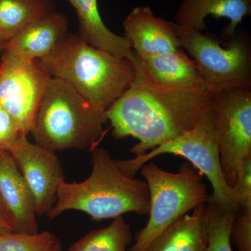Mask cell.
I'll return each mask as SVG.
<instances>
[{
	"label": "cell",
	"instance_id": "d6986e66",
	"mask_svg": "<svg viewBox=\"0 0 251 251\" xmlns=\"http://www.w3.org/2000/svg\"><path fill=\"white\" fill-rule=\"evenodd\" d=\"M133 242L130 226L122 216L107 227L92 231L74 243L68 251H128Z\"/></svg>",
	"mask_w": 251,
	"mask_h": 251
},
{
	"label": "cell",
	"instance_id": "ffe728a7",
	"mask_svg": "<svg viewBox=\"0 0 251 251\" xmlns=\"http://www.w3.org/2000/svg\"><path fill=\"white\" fill-rule=\"evenodd\" d=\"M207 237L204 251H232L230 232L236 216L239 212L226 210L211 202L208 198Z\"/></svg>",
	"mask_w": 251,
	"mask_h": 251
},
{
	"label": "cell",
	"instance_id": "603a6c76",
	"mask_svg": "<svg viewBox=\"0 0 251 251\" xmlns=\"http://www.w3.org/2000/svg\"><path fill=\"white\" fill-rule=\"evenodd\" d=\"M23 133L14 120L0 104V155L11 153Z\"/></svg>",
	"mask_w": 251,
	"mask_h": 251
},
{
	"label": "cell",
	"instance_id": "d4e9b609",
	"mask_svg": "<svg viewBox=\"0 0 251 251\" xmlns=\"http://www.w3.org/2000/svg\"><path fill=\"white\" fill-rule=\"evenodd\" d=\"M13 232H15L14 223L0 197V233Z\"/></svg>",
	"mask_w": 251,
	"mask_h": 251
},
{
	"label": "cell",
	"instance_id": "484cf974",
	"mask_svg": "<svg viewBox=\"0 0 251 251\" xmlns=\"http://www.w3.org/2000/svg\"><path fill=\"white\" fill-rule=\"evenodd\" d=\"M5 44H6V41L3 37L2 34L0 32V50L4 49Z\"/></svg>",
	"mask_w": 251,
	"mask_h": 251
},
{
	"label": "cell",
	"instance_id": "8fae6325",
	"mask_svg": "<svg viewBox=\"0 0 251 251\" xmlns=\"http://www.w3.org/2000/svg\"><path fill=\"white\" fill-rule=\"evenodd\" d=\"M123 26L124 36L140 58L181 49L174 22L155 16L150 6L132 10Z\"/></svg>",
	"mask_w": 251,
	"mask_h": 251
},
{
	"label": "cell",
	"instance_id": "4316f807",
	"mask_svg": "<svg viewBox=\"0 0 251 251\" xmlns=\"http://www.w3.org/2000/svg\"><path fill=\"white\" fill-rule=\"evenodd\" d=\"M53 251H62V244H61V243L59 240L57 241V244H56L55 247H54Z\"/></svg>",
	"mask_w": 251,
	"mask_h": 251
},
{
	"label": "cell",
	"instance_id": "7402d4cb",
	"mask_svg": "<svg viewBox=\"0 0 251 251\" xmlns=\"http://www.w3.org/2000/svg\"><path fill=\"white\" fill-rule=\"evenodd\" d=\"M230 240L238 251H251V210H239L232 223Z\"/></svg>",
	"mask_w": 251,
	"mask_h": 251
},
{
	"label": "cell",
	"instance_id": "9c48e42d",
	"mask_svg": "<svg viewBox=\"0 0 251 251\" xmlns=\"http://www.w3.org/2000/svg\"><path fill=\"white\" fill-rule=\"evenodd\" d=\"M51 77L39 61L26 60L5 51L0 64V104L23 134L30 133Z\"/></svg>",
	"mask_w": 251,
	"mask_h": 251
},
{
	"label": "cell",
	"instance_id": "ba28073f",
	"mask_svg": "<svg viewBox=\"0 0 251 251\" xmlns=\"http://www.w3.org/2000/svg\"><path fill=\"white\" fill-rule=\"evenodd\" d=\"M220 161L232 187L241 163L251 156V87L211 92Z\"/></svg>",
	"mask_w": 251,
	"mask_h": 251
},
{
	"label": "cell",
	"instance_id": "6da1fadb",
	"mask_svg": "<svg viewBox=\"0 0 251 251\" xmlns=\"http://www.w3.org/2000/svg\"><path fill=\"white\" fill-rule=\"evenodd\" d=\"M128 59L134 66V80L105 111V118L115 139L130 136L139 140L129 150L135 156L192 129L213 111L207 86L162 85L150 76L133 50Z\"/></svg>",
	"mask_w": 251,
	"mask_h": 251
},
{
	"label": "cell",
	"instance_id": "ac0fdd59",
	"mask_svg": "<svg viewBox=\"0 0 251 251\" xmlns=\"http://www.w3.org/2000/svg\"><path fill=\"white\" fill-rule=\"evenodd\" d=\"M54 11L52 0H0V32L6 42L29 23Z\"/></svg>",
	"mask_w": 251,
	"mask_h": 251
},
{
	"label": "cell",
	"instance_id": "8992f818",
	"mask_svg": "<svg viewBox=\"0 0 251 251\" xmlns=\"http://www.w3.org/2000/svg\"><path fill=\"white\" fill-rule=\"evenodd\" d=\"M164 153L186 158L210 182L213 193L209 196V201L226 210L239 212V198L233 188L226 182L221 168L214 110L192 129L148 153L130 159L115 160V162L124 174L134 177L144 164Z\"/></svg>",
	"mask_w": 251,
	"mask_h": 251
},
{
	"label": "cell",
	"instance_id": "3957f363",
	"mask_svg": "<svg viewBox=\"0 0 251 251\" xmlns=\"http://www.w3.org/2000/svg\"><path fill=\"white\" fill-rule=\"evenodd\" d=\"M38 61L51 77L65 81L103 112L135 79L134 66L129 59L92 47L75 35L66 36L49 55Z\"/></svg>",
	"mask_w": 251,
	"mask_h": 251
},
{
	"label": "cell",
	"instance_id": "2e32d148",
	"mask_svg": "<svg viewBox=\"0 0 251 251\" xmlns=\"http://www.w3.org/2000/svg\"><path fill=\"white\" fill-rule=\"evenodd\" d=\"M76 11L79 37L89 45L119 57H130L132 48L125 36L112 32L99 13L98 0H68Z\"/></svg>",
	"mask_w": 251,
	"mask_h": 251
},
{
	"label": "cell",
	"instance_id": "9a60e30c",
	"mask_svg": "<svg viewBox=\"0 0 251 251\" xmlns=\"http://www.w3.org/2000/svg\"><path fill=\"white\" fill-rule=\"evenodd\" d=\"M207 237L206 204L176 219L145 251H204Z\"/></svg>",
	"mask_w": 251,
	"mask_h": 251
},
{
	"label": "cell",
	"instance_id": "44dd1931",
	"mask_svg": "<svg viewBox=\"0 0 251 251\" xmlns=\"http://www.w3.org/2000/svg\"><path fill=\"white\" fill-rule=\"evenodd\" d=\"M57 238L49 231L36 234L0 233V251H53Z\"/></svg>",
	"mask_w": 251,
	"mask_h": 251
},
{
	"label": "cell",
	"instance_id": "7c38bea8",
	"mask_svg": "<svg viewBox=\"0 0 251 251\" xmlns=\"http://www.w3.org/2000/svg\"><path fill=\"white\" fill-rule=\"evenodd\" d=\"M0 197L14 223L15 232H39L34 198L10 153L0 155Z\"/></svg>",
	"mask_w": 251,
	"mask_h": 251
},
{
	"label": "cell",
	"instance_id": "277c9868",
	"mask_svg": "<svg viewBox=\"0 0 251 251\" xmlns=\"http://www.w3.org/2000/svg\"><path fill=\"white\" fill-rule=\"evenodd\" d=\"M105 112L94 108L65 81L52 77L36 111L30 133L52 151H92L103 138Z\"/></svg>",
	"mask_w": 251,
	"mask_h": 251
},
{
	"label": "cell",
	"instance_id": "30bf717a",
	"mask_svg": "<svg viewBox=\"0 0 251 251\" xmlns=\"http://www.w3.org/2000/svg\"><path fill=\"white\" fill-rule=\"evenodd\" d=\"M18 169L30 189L38 216L49 215L56 202L57 191L64 181V170L54 151L23 135L11 150Z\"/></svg>",
	"mask_w": 251,
	"mask_h": 251
},
{
	"label": "cell",
	"instance_id": "e0dca14e",
	"mask_svg": "<svg viewBox=\"0 0 251 251\" xmlns=\"http://www.w3.org/2000/svg\"><path fill=\"white\" fill-rule=\"evenodd\" d=\"M140 59L150 76L158 83L175 87H209L196 63L181 49Z\"/></svg>",
	"mask_w": 251,
	"mask_h": 251
},
{
	"label": "cell",
	"instance_id": "cb8c5ba5",
	"mask_svg": "<svg viewBox=\"0 0 251 251\" xmlns=\"http://www.w3.org/2000/svg\"><path fill=\"white\" fill-rule=\"evenodd\" d=\"M232 188L239 198L240 209L251 210V156L239 166Z\"/></svg>",
	"mask_w": 251,
	"mask_h": 251
},
{
	"label": "cell",
	"instance_id": "52a82bcc",
	"mask_svg": "<svg viewBox=\"0 0 251 251\" xmlns=\"http://www.w3.org/2000/svg\"><path fill=\"white\" fill-rule=\"evenodd\" d=\"M180 47L193 57L203 80L216 92L229 87H251V40L238 27L223 47L219 38L174 23Z\"/></svg>",
	"mask_w": 251,
	"mask_h": 251
},
{
	"label": "cell",
	"instance_id": "5bb4252c",
	"mask_svg": "<svg viewBox=\"0 0 251 251\" xmlns=\"http://www.w3.org/2000/svg\"><path fill=\"white\" fill-rule=\"evenodd\" d=\"M251 14V0H182L175 22L198 31L206 29L205 19L212 16L216 19L228 18L222 36L227 40L234 35L244 17Z\"/></svg>",
	"mask_w": 251,
	"mask_h": 251
},
{
	"label": "cell",
	"instance_id": "5b68a950",
	"mask_svg": "<svg viewBox=\"0 0 251 251\" xmlns=\"http://www.w3.org/2000/svg\"><path fill=\"white\" fill-rule=\"evenodd\" d=\"M140 171L150 191V218L128 251H145L170 224L206 204L209 198L202 175L191 163H184L177 173H173L163 171L154 162L149 161Z\"/></svg>",
	"mask_w": 251,
	"mask_h": 251
},
{
	"label": "cell",
	"instance_id": "7a4b0ae2",
	"mask_svg": "<svg viewBox=\"0 0 251 251\" xmlns=\"http://www.w3.org/2000/svg\"><path fill=\"white\" fill-rule=\"evenodd\" d=\"M92 151L90 176L81 182L63 181L49 219L70 210L82 211L97 221L127 213L149 215L150 191L146 181L124 174L108 150L97 148Z\"/></svg>",
	"mask_w": 251,
	"mask_h": 251
},
{
	"label": "cell",
	"instance_id": "4fadbf2b",
	"mask_svg": "<svg viewBox=\"0 0 251 251\" xmlns=\"http://www.w3.org/2000/svg\"><path fill=\"white\" fill-rule=\"evenodd\" d=\"M67 16L54 12L29 23L6 41L4 51L29 61L40 60L49 55L67 35Z\"/></svg>",
	"mask_w": 251,
	"mask_h": 251
}]
</instances>
